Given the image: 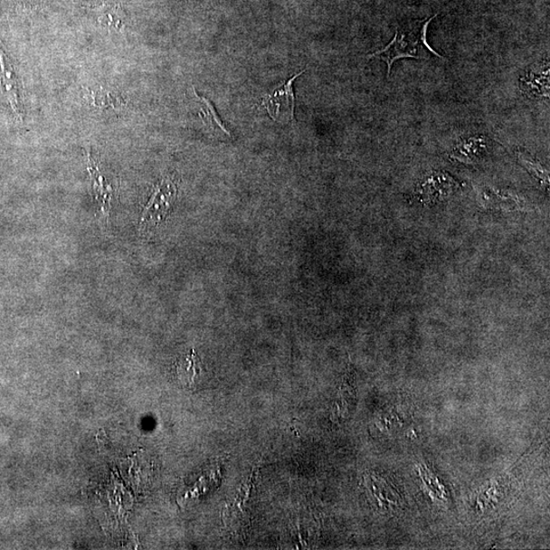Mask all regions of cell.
Segmentation results:
<instances>
[{
  "mask_svg": "<svg viewBox=\"0 0 550 550\" xmlns=\"http://www.w3.org/2000/svg\"><path fill=\"white\" fill-rule=\"evenodd\" d=\"M548 68L542 67L538 71H531L521 79V88L529 96H545L548 93Z\"/></svg>",
  "mask_w": 550,
  "mask_h": 550,
  "instance_id": "obj_6",
  "label": "cell"
},
{
  "mask_svg": "<svg viewBox=\"0 0 550 550\" xmlns=\"http://www.w3.org/2000/svg\"><path fill=\"white\" fill-rule=\"evenodd\" d=\"M304 71L298 72L297 75L280 83L274 90L266 95L262 100V107L265 108L270 118L281 125H290L295 123V93L294 82L298 77L304 74Z\"/></svg>",
  "mask_w": 550,
  "mask_h": 550,
  "instance_id": "obj_3",
  "label": "cell"
},
{
  "mask_svg": "<svg viewBox=\"0 0 550 550\" xmlns=\"http://www.w3.org/2000/svg\"><path fill=\"white\" fill-rule=\"evenodd\" d=\"M202 371L201 361L193 350L185 356L176 365V375L185 385L192 386L200 376Z\"/></svg>",
  "mask_w": 550,
  "mask_h": 550,
  "instance_id": "obj_8",
  "label": "cell"
},
{
  "mask_svg": "<svg viewBox=\"0 0 550 550\" xmlns=\"http://www.w3.org/2000/svg\"><path fill=\"white\" fill-rule=\"evenodd\" d=\"M412 21L396 29L394 37L383 50L372 53L369 58L379 56L387 64V77H390L394 62L402 59L427 60L431 55L442 56L436 52L427 43V30L430 24L438 17Z\"/></svg>",
  "mask_w": 550,
  "mask_h": 550,
  "instance_id": "obj_1",
  "label": "cell"
},
{
  "mask_svg": "<svg viewBox=\"0 0 550 550\" xmlns=\"http://www.w3.org/2000/svg\"><path fill=\"white\" fill-rule=\"evenodd\" d=\"M87 163L88 172L90 174L94 198L100 205L101 214L104 216L105 220H108L111 208V200L113 197L111 185L107 181V179H105L100 172V169L97 167L95 161L90 156H88Z\"/></svg>",
  "mask_w": 550,
  "mask_h": 550,
  "instance_id": "obj_4",
  "label": "cell"
},
{
  "mask_svg": "<svg viewBox=\"0 0 550 550\" xmlns=\"http://www.w3.org/2000/svg\"><path fill=\"white\" fill-rule=\"evenodd\" d=\"M100 25L109 30L120 31L126 26V15L119 5H102L96 9Z\"/></svg>",
  "mask_w": 550,
  "mask_h": 550,
  "instance_id": "obj_9",
  "label": "cell"
},
{
  "mask_svg": "<svg viewBox=\"0 0 550 550\" xmlns=\"http://www.w3.org/2000/svg\"><path fill=\"white\" fill-rule=\"evenodd\" d=\"M483 204L488 208H496L504 210V212H515L517 209L522 208V204L519 199L512 196L500 195V194L492 193L490 191L483 194Z\"/></svg>",
  "mask_w": 550,
  "mask_h": 550,
  "instance_id": "obj_10",
  "label": "cell"
},
{
  "mask_svg": "<svg viewBox=\"0 0 550 550\" xmlns=\"http://www.w3.org/2000/svg\"><path fill=\"white\" fill-rule=\"evenodd\" d=\"M177 196V187L171 176H165L153 189L147 206L144 207L140 226L157 225L165 220Z\"/></svg>",
  "mask_w": 550,
  "mask_h": 550,
  "instance_id": "obj_2",
  "label": "cell"
},
{
  "mask_svg": "<svg viewBox=\"0 0 550 550\" xmlns=\"http://www.w3.org/2000/svg\"><path fill=\"white\" fill-rule=\"evenodd\" d=\"M194 93H195L196 99L200 105L199 115L202 118V120H204V125L209 129V132L213 135L231 138V132L229 131L228 128L224 126L220 116L217 115L212 101H209L204 96L198 95L195 90H194Z\"/></svg>",
  "mask_w": 550,
  "mask_h": 550,
  "instance_id": "obj_5",
  "label": "cell"
},
{
  "mask_svg": "<svg viewBox=\"0 0 550 550\" xmlns=\"http://www.w3.org/2000/svg\"><path fill=\"white\" fill-rule=\"evenodd\" d=\"M487 148V142H485L482 137L470 138V139L465 140L459 145L454 153H452L451 157L460 161V163L473 164L474 160L479 158Z\"/></svg>",
  "mask_w": 550,
  "mask_h": 550,
  "instance_id": "obj_7",
  "label": "cell"
},
{
  "mask_svg": "<svg viewBox=\"0 0 550 550\" xmlns=\"http://www.w3.org/2000/svg\"><path fill=\"white\" fill-rule=\"evenodd\" d=\"M516 156L517 161H519L520 165L524 166V168L527 169V171L537 179L541 185H548L549 184V176L548 171L545 167L542 166L538 161L533 159L527 153L523 150H517L516 152Z\"/></svg>",
  "mask_w": 550,
  "mask_h": 550,
  "instance_id": "obj_11",
  "label": "cell"
},
{
  "mask_svg": "<svg viewBox=\"0 0 550 550\" xmlns=\"http://www.w3.org/2000/svg\"><path fill=\"white\" fill-rule=\"evenodd\" d=\"M88 96L90 97L95 108L117 109L124 102L119 95L104 90V89H100V91H90Z\"/></svg>",
  "mask_w": 550,
  "mask_h": 550,
  "instance_id": "obj_12",
  "label": "cell"
}]
</instances>
